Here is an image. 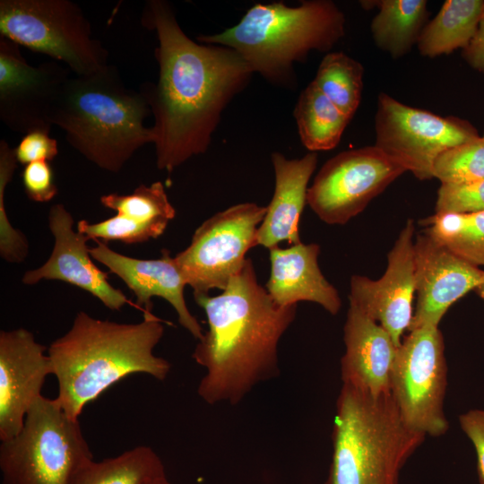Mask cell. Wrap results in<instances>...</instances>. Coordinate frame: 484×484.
I'll return each instance as SVG.
<instances>
[{"label":"cell","mask_w":484,"mask_h":484,"mask_svg":"<svg viewBox=\"0 0 484 484\" xmlns=\"http://www.w3.org/2000/svg\"><path fill=\"white\" fill-rule=\"evenodd\" d=\"M165 475L164 465L149 446L141 445L84 465L70 484H145Z\"/></svg>","instance_id":"25"},{"label":"cell","mask_w":484,"mask_h":484,"mask_svg":"<svg viewBox=\"0 0 484 484\" xmlns=\"http://www.w3.org/2000/svg\"><path fill=\"white\" fill-rule=\"evenodd\" d=\"M349 303L343 327L346 350L341 359L342 385L374 396L390 393L398 347L379 324Z\"/></svg>","instance_id":"19"},{"label":"cell","mask_w":484,"mask_h":484,"mask_svg":"<svg viewBox=\"0 0 484 484\" xmlns=\"http://www.w3.org/2000/svg\"><path fill=\"white\" fill-rule=\"evenodd\" d=\"M150 114L144 91L127 87L117 68L108 65L91 74L70 76L52 105L49 122L88 160L117 173L138 149L153 143L152 129L144 125Z\"/></svg>","instance_id":"4"},{"label":"cell","mask_w":484,"mask_h":484,"mask_svg":"<svg viewBox=\"0 0 484 484\" xmlns=\"http://www.w3.org/2000/svg\"><path fill=\"white\" fill-rule=\"evenodd\" d=\"M293 115L300 141L311 152L336 147L350 121L313 81L300 92Z\"/></svg>","instance_id":"24"},{"label":"cell","mask_w":484,"mask_h":484,"mask_svg":"<svg viewBox=\"0 0 484 484\" xmlns=\"http://www.w3.org/2000/svg\"><path fill=\"white\" fill-rule=\"evenodd\" d=\"M447 366L438 326L409 332L397 349L391 376V396L408 428L425 436L448 430L445 414Z\"/></svg>","instance_id":"9"},{"label":"cell","mask_w":484,"mask_h":484,"mask_svg":"<svg viewBox=\"0 0 484 484\" xmlns=\"http://www.w3.org/2000/svg\"><path fill=\"white\" fill-rule=\"evenodd\" d=\"M363 7H378L370 23L376 46L393 58L408 54L417 43L428 23V11L425 0L362 1Z\"/></svg>","instance_id":"22"},{"label":"cell","mask_w":484,"mask_h":484,"mask_svg":"<svg viewBox=\"0 0 484 484\" xmlns=\"http://www.w3.org/2000/svg\"><path fill=\"white\" fill-rule=\"evenodd\" d=\"M459 424L474 446L480 483L484 484V409H473L461 414Z\"/></svg>","instance_id":"35"},{"label":"cell","mask_w":484,"mask_h":484,"mask_svg":"<svg viewBox=\"0 0 484 484\" xmlns=\"http://www.w3.org/2000/svg\"><path fill=\"white\" fill-rule=\"evenodd\" d=\"M69 69L57 62L30 65L17 44L0 38V119L12 131L49 133V113Z\"/></svg>","instance_id":"13"},{"label":"cell","mask_w":484,"mask_h":484,"mask_svg":"<svg viewBox=\"0 0 484 484\" xmlns=\"http://www.w3.org/2000/svg\"><path fill=\"white\" fill-rule=\"evenodd\" d=\"M48 225L55 238L52 253L42 266L24 273V284L58 280L91 293L112 310L132 304L120 290L108 282V273L91 261L86 244L90 238L73 230V219L63 204L56 203L50 208Z\"/></svg>","instance_id":"17"},{"label":"cell","mask_w":484,"mask_h":484,"mask_svg":"<svg viewBox=\"0 0 484 484\" xmlns=\"http://www.w3.org/2000/svg\"><path fill=\"white\" fill-rule=\"evenodd\" d=\"M19 163L26 166L36 161H50L58 153L57 142L45 131H32L23 135L14 148Z\"/></svg>","instance_id":"34"},{"label":"cell","mask_w":484,"mask_h":484,"mask_svg":"<svg viewBox=\"0 0 484 484\" xmlns=\"http://www.w3.org/2000/svg\"><path fill=\"white\" fill-rule=\"evenodd\" d=\"M462 56L472 69L484 74V8L477 32Z\"/></svg>","instance_id":"36"},{"label":"cell","mask_w":484,"mask_h":484,"mask_svg":"<svg viewBox=\"0 0 484 484\" xmlns=\"http://www.w3.org/2000/svg\"><path fill=\"white\" fill-rule=\"evenodd\" d=\"M319 252L317 244L302 242L269 249L271 272L265 289L277 305L288 307L310 301L332 315L338 314L341 298L318 266Z\"/></svg>","instance_id":"20"},{"label":"cell","mask_w":484,"mask_h":484,"mask_svg":"<svg viewBox=\"0 0 484 484\" xmlns=\"http://www.w3.org/2000/svg\"><path fill=\"white\" fill-rule=\"evenodd\" d=\"M425 437L406 426L391 393L374 396L342 385L324 484H398L402 467Z\"/></svg>","instance_id":"6"},{"label":"cell","mask_w":484,"mask_h":484,"mask_svg":"<svg viewBox=\"0 0 484 484\" xmlns=\"http://www.w3.org/2000/svg\"><path fill=\"white\" fill-rule=\"evenodd\" d=\"M169 223L142 222L116 214L103 221L89 223L82 220L77 223V231L90 239L120 241L125 244L146 242L163 234Z\"/></svg>","instance_id":"30"},{"label":"cell","mask_w":484,"mask_h":484,"mask_svg":"<svg viewBox=\"0 0 484 484\" xmlns=\"http://www.w3.org/2000/svg\"><path fill=\"white\" fill-rule=\"evenodd\" d=\"M96 242L97 246L89 249L91 256L126 284L135 295L136 307L143 314L151 312V298H162L175 309L179 324L197 341L202 339V326L186 303V283L168 249H162L158 259H138L117 253L99 240Z\"/></svg>","instance_id":"18"},{"label":"cell","mask_w":484,"mask_h":484,"mask_svg":"<svg viewBox=\"0 0 484 484\" xmlns=\"http://www.w3.org/2000/svg\"><path fill=\"white\" fill-rule=\"evenodd\" d=\"M22 180L27 197L34 202H48L58 192L54 171L48 161L27 164L22 170Z\"/></svg>","instance_id":"33"},{"label":"cell","mask_w":484,"mask_h":484,"mask_svg":"<svg viewBox=\"0 0 484 484\" xmlns=\"http://www.w3.org/2000/svg\"><path fill=\"white\" fill-rule=\"evenodd\" d=\"M433 177L441 184L484 178V134L442 152L434 163Z\"/></svg>","instance_id":"29"},{"label":"cell","mask_w":484,"mask_h":484,"mask_svg":"<svg viewBox=\"0 0 484 484\" xmlns=\"http://www.w3.org/2000/svg\"><path fill=\"white\" fill-rule=\"evenodd\" d=\"M274 193L256 233V246L268 249L287 241L300 243L299 220L307 203V185L317 165V155L309 152L300 159L289 160L272 152Z\"/></svg>","instance_id":"21"},{"label":"cell","mask_w":484,"mask_h":484,"mask_svg":"<svg viewBox=\"0 0 484 484\" xmlns=\"http://www.w3.org/2000/svg\"><path fill=\"white\" fill-rule=\"evenodd\" d=\"M46 347L24 328L0 332V439L20 432L24 419L41 396L52 374Z\"/></svg>","instance_id":"16"},{"label":"cell","mask_w":484,"mask_h":484,"mask_svg":"<svg viewBox=\"0 0 484 484\" xmlns=\"http://www.w3.org/2000/svg\"><path fill=\"white\" fill-rule=\"evenodd\" d=\"M416 305L408 332L438 326L449 307L484 279V271L425 232L414 241Z\"/></svg>","instance_id":"15"},{"label":"cell","mask_w":484,"mask_h":484,"mask_svg":"<svg viewBox=\"0 0 484 484\" xmlns=\"http://www.w3.org/2000/svg\"><path fill=\"white\" fill-rule=\"evenodd\" d=\"M414 233V222L409 219L387 255L381 278L353 275L350 282L349 302L379 324L397 347L413 315Z\"/></svg>","instance_id":"14"},{"label":"cell","mask_w":484,"mask_h":484,"mask_svg":"<svg viewBox=\"0 0 484 484\" xmlns=\"http://www.w3.org/2000/svg\"><path fill=\"white\" fill-rule=\"evenodd\" d=\"M422 222L426 234L470 264L484 266V211L435 213Z\"/></svg>","instance_id":"26"},{"label":"cell","mask_w":484,"mask_h":484,"mask_svg":"<svg viewBox=\"0 0 484 484\" xmlns=\"http://www.w3.org/2000/svg\"><path fill=\"white\" fill-rule=\"evenodd\" d=\"M164 333L151 312L137 324H121L77 313L70 330L48 349L58 383L56 401L78 419L83 407L128 375L144 373L163 381L170 363L153 350Z\"/></svg>","instance_id":"3"},{"label":"cell","mask_w":484,"mask_h":484,"mask_svg":"<svg viewBox=\"0 0 484 484\" xmlns=\"http://www.w3.org/2000/svg\"><path fill=\"white\" fill-rule=\"evenodd\" d=\"M194 298L208 323L192 354L206 370L197 393L210 405H236L255 385L279 375L278 344L297 305H277L259 284L250 258L220 295Z\"/></svg>","instance_id":"2"},{"label":"cell","mask_w":484,"mask_h":484,"mask_svg":"<svg viewBox=\"0 0 484 484\" xmlns=\"http://www.w3.org/2000/svg\"><path fill=\"white\" fill-rule=\"evenodd\" d=\"M436 214L472 213L484 211V178L463 183L441 184Z\"/></svg>","instance_id":"32"},{"label":"cell","mask_w":484,"mask_h":484,"mask_svg":"<svg viewBox=\"0 0 484 484\" xmlns=\"http://www.w3.org/2000/svg\"><path fill=\"white\" fill-rule=\"evenodd\" d=\"M363 65L343 52L327 53L315 77L316 87L350 119L356 113L363 91Z\"/></svg>","instance_id":"27"},{"label":"cell","mask_w":484,"mask_h":484,"mask_svg":"<svg viewBox=\"0 0 484 484\" xmlns=\"http://www.w3.org/2000/svg\"><path fill=\"white\" fill-rule=\"evenodd\" d=\"M0 36L63 62L75 75L108 65V53L70 0H1Z\"/></svg>","instance_id":"8"},{"label":"cell","mask_w":484,"mask_h":484,"mask_svg":"<svg viewBox=\"0 0 484 484\" xmlns=\"http://www.w3.org/2000/svg\"><path fill=\"white\" fill-rule=\"evenodd\" d=\"M145 484H172V483L168 480L166 475H162L148 481Z\"/></svg>","instance_id":"37"},{"label":"cell","mask_w":484,"mask_h":484,"mask_svg":"<svg viewBox=\"0 0 484 484\" xmlns=\"http://www.w3.org/2000/svg\"><path fill=\"white\" fill-rule=\"evenodd\" d=\"M406 171L376 145L344 151L320 169L307 203L324 222L344 225Z\"/></svg>","instance_id":"12"},{"label":"cell","mask_w":484,"mask_h":484,"mask_svg":"<svg viewBox=\"0 0 484 484\" xmlns=\"http://www.w3.org/2000/svg\"><path fill=\"white\" fill-rule=\"evenodd\" d=\"M141 22L158 37L159 79L143 90L154 117L157 168L171 172L207 151L222 112L254 73L233 49L188 38L164 0L148 1Z\"/></svg>","instance_id":"1"},{"label":"cell","mask_w":484,"mask_h":484,"mask_svg":"<svg viewBox=\"0 0 484 484\" xmlns=\"http://www.w3.org/2000/svg\"><path fill=\"white\" fill-rule=\"evenodd\" d=\"M14 148L5 140L0 141V254L9 263H22L27 256L29 245L25 236L10 226L4 209V190L17 166Z\"/></svg>","instance_id":"31"},{"label":"cell","mask_w":484,"mask_h":484,"mask_svg":"<svg viewBox=\"0 0 484 484\" xmlns=\"http://www.w3.org/2000/svg\"><path fill=\"white\" fill-rule=\"evenodd\" d=\"M345 34V16L330 0L255 4L240 22L224 31L197 38L203 44L236 51L253 73L270 83L292 87L294 64L311 51L327 52Z\"/></svg>","instance_id":"5"},{"label":"cell","mask_w":484,"mask_h":484,"mask_svg":"<svg viewBox=\"0 0 484 484\" xmlns=\"http://www.w3.org/2000/svg\"><path fill=\"white\" fill-rule=\"evenodd\" d=\"M1 442L2 484H70L93 460L78 419L67 415L56 398L43 395L20 432Z\"/></svg>","instance_id":"7"},{"label":"cell","mask_w":484,"mask_h":484,"mask_svg":"<svg viewBox=\"0 0 484 484\" xmlns=\"http://www.w3.org/2000/svg\"><path fill=\"white\" fill-rule=\"evenodd\" d=\"M375 145L419 180L433 178L436 158L480 135L468 121L410 107L380 93L375 117Z\"/></svg>","instance_id":"11"},{"label":"cell","mask_w":484,"mask_h":484,"mask_svg":"<svg viewBox=\"0 0 484 484\" xmlns=\"http://www.w3.org/2000/svg\"><path fill=\"white\" fill-rule=\"evenodd\" d=\"M100 202L117 214L142 222L169 223L176 216V210L160 181L150 186L141 184L130 194L102 195Z\"/></svg>","instance_id":"28"},{"label":"cell","mask_w":484,"mask_h":484,"mask_svg":"<svg viewBox=\"0 0 484 484\" xmlns=\"http://www.w3.org/2000/svg\"><path fill=\"white\" fill-rule=\"evenodd\" d=\"M479 296L484 300V279L481 283L476 289Z\"/></svg>","instance_id":"38"},{"label":"cell","mask_w":484,"mask_h":484,"mask_svg":"<svg viewBox=\"0 0 484 484\" xmlns=\"http://www.w3.org/2000/svg\"><path fill=\"white\" fill-rule=\"evenodd\" d=\"M267 206L242 203L219 212L194 231L190 245L174 256L194 294L224 290L256 246V233Z\"/></svg>","instance_id":"10"},{"label":"cell","mask_w":484,"mask_h":484,"mask_svg":"<svg viewBox=\"0 0 484 484\" xmlns=\"http://www.w3.org/2000/svg\"><path fill=\"white\" fill-rule=\"evenodd\" d=\"M483 8V0L445 1L420 33V55L436 57L465 48L477 32Z\"/></svg>","instance_id":"23"}]
</instances>
